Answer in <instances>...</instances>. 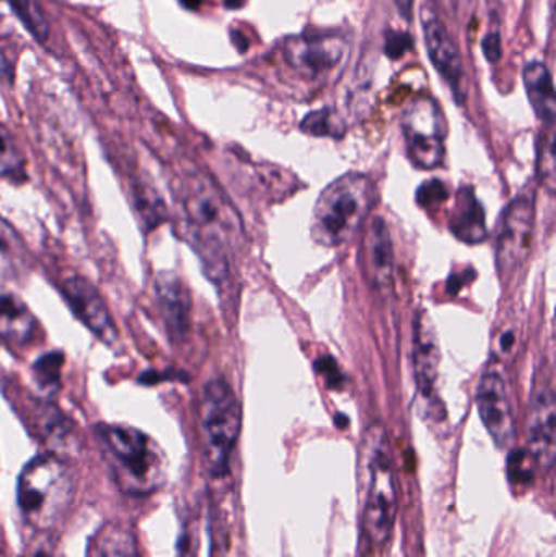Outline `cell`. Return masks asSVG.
Returning <instances> with one entry per match:
<instances>
[{
	"mask_svg": "<svg viewBox=\"0 0 556 557\" xmlns=\"http://www.w3.org/2000/svg\"><path fill=\"white\" fill-rule=\"evenodd\" d=\"M186 234L211 281L224 282L240 248L244 225L227 196L205 173H189L178 191Z\"/></svg>",
	"mask_w": 556,
	"mask_h": 557,
	"instance_id": "cell-1",
	"label": "cell"
},
{
	"mask_svg": "<svg viewBox=\"0 0 556 557\" xmlns=\"http://www.w3.org/2000/svg\"><path fill=\"white\" fill-rule=\"evenodd\" d=\"M97 437L118 490L129 496H150L165 484V454L146 432L131 425L100 424Z\"/></svg>",
	"mask_w": 556,
	"mask_h": 557,
	"instance_id": "cell-2",
	"label": "cell"
},
{
	"mask_svg": "<svg viewBox=\"0 0 556 557\" xmlns=\"http://www.w3.org/2000/svg\"><path fill=\"white\" fill-rule=\"evenodd\" d=\"M359 461L366 478L362 532L374 548L391 540L398 512L397 481L384 425L371 424L362 435Z\"/></svg>",
	"mask_w": 556,
	"mask_h": 557,
	"instance_id": "cell-3",
	"label": "cell"
},
{
	"mask_svg": "<svg viewBox=\"0 0 556 557\" xmlns=\"http://www.w3.org/2000/svg\"><path fill=\"white\" fill-rule=\"evenodd\" d=\"M374 205V182L365 173H345L320 193L310 237L320 247H342L365 227Z\"/></svg>",
	"mask_w": 556,
	"mask_h": 557,
	"instance_id": "cell-4",
	"label": "cell"
},
{
	"mask_svg": "<svg viewBox=\"0 0 556 557\" xmlns=\"http://www.w3.org/2000/svg\"><path fill=\"white\" fill-rule=\"evenodd\" d=\"M75 496V478L55 455H39L23 468L16 503L23 519L41 532L55 529L67 516Z\"/></svg>",
	"mask_w": 556,
	"mask_h": 557,
	"instance_id": "cell-5",
	"label": "cell"
},
{
	"mask_svg": "<svg viewBox=\"0 0 556 557\" xmlns=\"http://www.w3.org/2000/svg\"><path fill=\"white\" fill-rule=\"evenodd\" d=\"M198 412L206 468L211 476H227L244 421L240 399L225 380L214 379L202 388Z\"/></svg>",
	"mask_w": 556,
	"mask_h": 557,
	"instance_id": "cell-6",
	"label": "cell"
},
{
	"mask_svg": "<svg viewBox=\"0 0 556 557\" xmlns=\"http://www.w3.org/2000/svg\"><path fill=\"white\" fill-rule=\"evenodd\" d=\"M408 159L418 170H436L446 156V120L434 98L418 97L400 116Z\"/></svg>",
	"mask_w": 556,
	"mask_h": 557,
	"instance_id": "cell-7",
	"label": "cell"
},
{
	"mask_svg": "<svg viewBox=\"0 0 556 557\" xmlns=\"http://www.w3.org/2000/svg\"><path fill=\"white\" fill-rule=\"evenodd\" d=\"M534 201L519 196L503 212L496 237V267L503 282L512 281L528 261L534 237Z\"/></svg>",
	"mask_w": 556,
	"mask_h": 557,
	"instance_id": "cell-8",
	"label": "cell"
},
{
	"mask_svg": "<svg viewBox=\"0 0 556 557\" xmlns=\"http://www.w3.org/2000/svg\"><path fill=\"white\" fill-rule=\"evenodd\" d=\"M348 41L336 33H300L283 45L287 64L304 78H320L345 59Z\"/></svg>",
	"mask_w": 556,
	"mask_h": 557,
	"instance_id": "cell-9",
	"label": "cell"
},
{
	"mask_svg": "<svg viewBox=\"0 0 556 557\" xmlns=\"http://www.w3.org/2000/svg\"><path fill=\"white\" fill-rule=\"evenodd\" d=\"M421 26H423L428 55H430L434 69L449 85L457 103L462 104L467 100V72L456 39L453 38L443 20L430 7H423Z\"/></svg>",
	"mask_w": 556,
	"mask_h": 557,
	"instance_id": "cell-10",
	"label": "cell"
},
{
	"mask_svg": "<svg viewBox=\"0 0 556 557\" xmlns=\"http://www.w3.org/2000/svg\"><path fill=\"white\" fill-rule=\"evenodd\" d=\"M529 451L535 465L551 471L556 454V405L555 392L547 373L535 379L529 401Z\"/></svg>",
	"mask_w": 556,
	"mask_h": 557,
	"instance_id": "cell-11",
	"label": "cell"
},
{
	"mask_svg": "<svg viewBox=\"0 0 556 557\" xmlns=\"http://www.w3.org/2000/svg\"><path fill=\"white\" fill-rule=\"evenodd\" d=\"M413 343L415 380H417L421 399L424 401L427 416L436 421H444L436 409L440 406V399L436 398L441 363L440 341L428 311L420 310L415 318Z\"/></svg>",
	"mask_w": 556,
	"mask_h": 557,
	"instance_id": "cell-12",
	"label": "cell"
},
{
	"mask_svg": "<svg viewBox=\"0 0 556 557\" xmlns=\"http://www.w3.org/2000/svg\"><path fill=\"white\" fill-rule=\"evenodd\" d=\"M477 408L496 447H511L516 441V421L505 379L496 370L483 373L477 386Z\"/></svg>",
	"mask_w": 556,
	"mask_h": 557,
	"instance_id": "cell-13",
	"label": "cell"
},
{
	"mask_svg": "<svg viewBox=\"0 0 556 557\" xmlns=\"http://www.w3.org/2000/svg\"><path fill=\"white\" fill-rule=\"evenodd\" d=\"M62 297L67 301L72 313L104 344H111L118 341V330L114 326L113 317L104 304L100 292L91 285L85 277L71 276L65 277L61 284Z\"/></svg>",
	"mask_w": 556,
	"mask_h": 557,
	"instance_id": "cell-14",
	"label": "cell"
},
{
	"mask_svg": "<svg viewBox=\"0 0 556 557\" xmlns=\"http://www.w3.org/2000/svg\"><path fill=\"white\" fill-rule=\"evenodd\" d=\"M394 245L384 219L369 221L362 235L361 268L366 282L378 294L387 295L394 287Z\"/></svg>",
	"mask_w": 556,
	"mask_h": 557,
	"instance_id": "cell-15",
	"label": "cell"
},
{
	"mask_svg": "<svg viewBox=\"0 0 556 557\" xmlns=\"http://www.w3.org/2000/svg\"><path fill=\"white\" fill-rule=\"evenodd\" d=\"M157 298L173 341L185 339L191 324V297L185 282L173 273L157 277Z\"/></svg>",
	"mask_w": 556,
	"mask_h": 557,
	"instance_id": "cell-16",
	"label": "cell"
},
{
	"mask_svg": "<svg viewBox=\"0 0 556 557\" xmlns=\"http://www.w3.org/2000/svg\"><path fill=\"white\" fill-rule=\"evenodd\" d=\"M39 324L28 305L12 292L0 294V336L13 346H28L36 339Z\"/></svg>",
	"mask_w": 556,
	"mask_h": 557,
	"instance_id": "cell-17",
	"label": "cell"
},
{
	"mask_svg": "<svg viewBox=\"0 0 556 557\" xmlns=\"http://www.w3.org/2000/svg\"><path fill=\"white\" fill-rule=\"evenodd\" d=\"M450 232L469 245L483 244L489 237L486 231L485 209L477 199L475 191L470 186H464L456 196L453 214L449 222Z\"/></svg>",
	"mask_w": 556,
	"mask_h": 557,
	"instance_id": "cell-18",
	"label": "cell"
},
{
	"mask_svg": "<svg viewBox=\"0 0 556 557\" xmlns=\"http://www.w3.org/2000/svg\"><path fill=\"white\" fill-rule=\"evenodd\" d=\"M522 81H524L529 101H531L539 120L548 129H554L556 116L555 85L547 64L542 61L528 62L524 65V71H522Z\"/></svg>",
	"mask_w": 556,
	"mask_h": 557,
	"instance_id": "cell-19",
	"label": "cell"
},
{
	"mask_svg": "<svg viewBox=\"0 0 556 557\" xmlns=\"http://www.w3.org/2000/svg\"><path fill=\"white\" fill-rule=\"evenodd\" d=\"M87 557H140L139 543L129 527L108 522L88 542Z\"/></svg>",
	"mask_w": 556,
	"mask_h": 557,
	"instance_id": "cell-20",
	"label": "cell"
},
{
	"mask_svg": "<svg viewBox=\"0 0 556 557\" xmlns=\"http://www.w3.org/2000/svg\"><path fill=\"white\" fill-rule=\"evenodd\" d=\"M5 2L36 41L45 42L49 38L51 28H49L48 16L41 0H5Z\"/></svg>",
	"mask_w": 556,
	"mask_h": 557,
	"instance_id": "cell-21",
	"label": "cell"
},
{
	"mask_svg": "<svg viewBox=\"0 0 556 557\" xmlns=\"http://www.w3.org/2000/svg\"><path fill=\"white\" fill-rule=\"evenodd\" d=\"M300 129L313 137H333L342 139L346 133V123L335 108H322L304 117Z\"/></svg>",
	"mask_w": 556,
	"mask_h": 557,
	"instance_id": "cell-22",
	"label": "cell"
},
{
	"mask_svg": "<svg viewBox=\"0 0 556 557\" xmlns=\"http://www.w3.org/2000/svg\"><path fill=\"white\" fill-rule=\"evenodd\" d=\"M25 173V162L9 131L0 124V176L16 180Z\"/></svg>",
	"mask_w": 556,
	"mask_h": 557,
	"instance_id": "cell-23",
	"label": "cell"
},
{
	"mask_svg": "<svg viewBox=\"0 0 556 557\" xmlns=\"http://www.w3.org/2000/svg\"><path fill=\"white\" fill-rule=\"evenodd\" d=\"M538 150L539 178L551 191L555 188V136L551 129L548 134H542Z\"/></svg>",
	"mask_w": 556,
	"mask_h": 557,
	"instance_id": "cell-24",
	"label": "cell"
},
{
	"mask_svg": "<svg viewBox=\"0 0 556 557\" xmlns=\"http://www.w3.org/2000/svg\"><path fill=\"white\" fill-rule=\"evenodd\" d=\"M538 467L529 450H515L509 457V480L512 484H529L534 478V470Z\"/></svg>",
	"mask_w": 556,
	"mask_h": 557,
	"instance_id": "cell-25",
	"label": "cell"
},
{
	"mask_svg": "<svg viewBox=\"0 0 556 557\" xmlns=\"http://www.w3.org/2000/svg\"><path fill=\"white\" fill-rule=\"evenodd\" d=\"M519 344V326L512 321H506L502 330H496L495 339H493V354L499 359H508L515 356Z\"/></svg>",
	"mask_w": 556,
	"mask_h": 557,
	"instance_id": "cell-26",
	"label": "cell"
},
{
	"mask_svg": "<svg viewBox=\"0 0 556 557\" xmlns=\"http://www.w3.org/2000/svg\"><path fill=\"white\" fill-rule=\"evenodd\" d=\"M415 41L410 33L401 32V29L388 28L385 32L384 38V52L392 61L404 58L408 51L413 49Z\"/></svg>",
	"mask_w": 556,
	"mask_h": 557,
	"instance_id": "cell-27",
	"label": "cell"
},
{
	"mask_svg": "<svg viewBox=\"0 0 556 557\" xmlns=\"http://www.w3.org/2000/svg\"><path fill=\"white\" fill-rule=\"evenodd\" d=\"M62 356L59 354H48L38 360L35 366L36 375H38L39 383L48 388H54L59 383V375H61Z\"/></svg>",
	"mask_w": 556,
	"mask_h": 557,
	"instance_id": "cell-28",
	"label": "cell"
},
{
	"mask_svg": "<svg viewBox=\"0 0 556 557\" xmlns=\"http://www.w3.org/2000/svg\"><path fill=\"white\" fill-rule=\"evenodd\" d=\"M0 258L9 261H18L22 258V242L2 218H0Z\"/></svg>",
	"mask_w": 556,
	"mask_h": 557,
	"instance_id": "cell-29",
	"label": "cell"
},
{
	"mask_svg": "<svg viewBox=\"0 0 556 557\" xmlns=\"http://www.w3.org/2000/svg\"><path fill=\"white\" fill-rule=\"evenodd\" d=\"M446 185L437 182V180H431V182L424 183L417 193L418 205L424 209H431L434 205L446 201Z\"/></svg>",
	"mask_w": 556,
	"mask_h": 557,
	"instance_id": "cell-30",
	"label": "cell"
},
{
	"mask_svg": "<svg viewBox=\"0 0 556 557\" xmlns=\"http://www.w3.org/2000/svg\"><path fill=\"white\" fill-rule=\"evenodd\" d=\"M483 55L490 64L502 61L503 41L498 32L489 33L482 41Z\"/></svg>",
	"mask_w": 556,
	"mask_h": 557,
	"instance_id": "cell-31",
	"label": "cell"
},
{
	"mask_svg": "<svg viewBox=\"0 0 556 557\" xmlns=\"http://www.w3.org/2000/svg\"><path fill=\"white\" fill-rule=\"evenodd\" d=\"M196 552H198V542H196L195 532L185 530L178 542V555L176 557H196Z\"/></svg>",
	"mask_w": 556,
	"mask_h": 557,
	"instance_id": "cell-32",
	"label": "cell"
},
{
	"mask_svg": "<svg viewBox=\"0 0 556 557\" xmlns=\"http://www.w3.org/2000/svg\"><path fill=\"white\" fill-rule=\"evenodd\" d=\"M317 369H319V373H322L323 376H325L326 382L330 383L332 386H338L339 380H338V369H336V363L333 362L332 359H330V369L326 367L325 359H320L319 362H317Z\"/></svg>",
	"mask_w": 556,
	"mask_h": 557,
	"instance_id": "cell-33",
	"label": "cell"
},
{
	"mask_svg": "<svg viewBox=\"0 0 556 557\" xmlns=\"http://www.w3.org/2000/svg\"><path fill=\"white\" fill-rule=\"evenodd\" d=\"M231 41L232 45H234V48L237 49L238 52L248 51V48H250V39L247 38V36L244 35V32L238 28H232L231 29Z\"/></svg>",
	"mask_w": 556,
	"mask_h": 557,
	"instance_id": "cell-34",
	"label": "cell"
},
{
	"mask_svg": "<svg viewBox=\"0 0 556 557\" xmlns=\"http://www.w3.org/2000/svg\"><path fill=\"white\" fill-rule=\"evenodd\" d=\"M222 3L227 10H238L247 3V0H222Z\"/></svg>",
	"mask_w": 556,
	"mask_h": 557,
	"instance_id": "cell-35",
	"label": "cell"
},
{
	"mask_svg": "<svg viewBox=\"0 0 556 557\" xmlns=\"http://www.w3.org/2000/svg\"><path fill=\"white\" fill-rule=\"evenodd\" d=\"M180 3H182L185 9L193 10H199L202 5V0H178Z\"/></svg>",
	"mask_w": 556,
	"mask_h": 557,
	"instance_id": "cell-36",
	"label": "cell"
}]
</instances>
